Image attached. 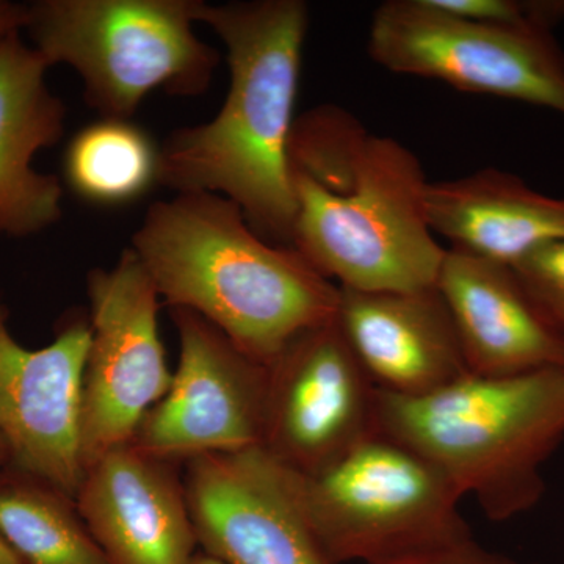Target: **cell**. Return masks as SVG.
<instances>
[{
	"label": "cell",
	"instance_id": "obj_1",
	"mask_svg": "<svg viewBox=\"0 0 564 564\" xmlns=\"http://www.w3.org/2000/svg\"><path fill=\"white\" fill-rule=\"evenodd\" d=\"M289 165L291 247L318 273L352 291L436 288L447 248L426 221L414 152L343 107L318 106L295 118Z\"/></svg>",
	"mask_w": 564,
	"mask_h": 564
},
{
	"label": "cell",
	"instance_id": "obj_2",
	"mask_svg": "<svg viewBox=\"0 0 564 564\" xmlns=\"http://www.w3.org/2000/svg\"><path fill=\"white\" fill-rule=\"evenodd\" d=\"M195 20L226 47L229 91L210 121L159 147V185L231 199L263 239L292 243L296 204L289 143L310 9L303 0H196Z\"/></svg>",
	"mask_w": 564,
	"mask_h": 564
},
{
	"label": "cell",
	"instance_id": "obj_3",
	"mask_svg": "<svg viewBox=\"0 0 564 564\" xmlns=\"http://www.w3.org/2000/svg\"><path fill=\"white\" fill-rule=\"evenodd\" d=\"M129 248L165 306L203 315L265 366L339 310V285L295 248L267 242L221 195L176 193L152 203Z\"/></svg>",
	"mask_w": 564,
	"mask_h": 564
},
{
	"label": "cell",
	"instance_id": "obj_4",
	"mask_svg": "<svg viewBox=\"0 0 564 564\" xmlns=\"http://www.w3.org/2000/svg\"><path fill=\"white\" fill-rule=\"evenodd\" d=\"M375 423L474 496L486 518L510 521L543 499L544 464L564 441V369L469 373L417 397L377 389Z\"/></svg>",
	"mask_w": 564,
	"mask_h": 564
},
{
	"label": "cell",
	"instance_id": "obj_5",
	"mask_svg": "<svg viewBox=\"0 0 564 564\" xmlns=\"http://www.w3.org/2000/svg\"><path fill=\"white\" fill-rule=\"evenodd\" d=\"M196 0H35L24 31L47 65H66L101 118L132 120L150 93L202 96L220 52L193 25Z\"/></svg>",
	"mask_w": 564,
	"mask_h": 564
},
{
	"label": "cell",
	"instance_id": "obj_6",
	"mask_svg": "<svg viewBox=\"0 0 564 564\" xmlns=\"http://www.w3.org/2000/svg\"><path fill=\"white\" fill-rule=\"evenodd\" d=\"M300 478L311 529L332 564L391 562L473 538L458 510V488L429 459L383 434Z\"/></svg>",
	"mask_w": 564,
	"mask_h": 564
},
{
	"label": "cell",
	"instance_id": "obj_7",
	"mask_svg": "<svg viewBox=\"0 0 564 564\" xmlns=\"http://www.w3.org/2000/svg\"><path fill=\"white\" fill-rule=\"evenodd\" d=\"M367 51L391 73L564 117V54L551 29L470 21L433 0H388L373 11Z\"/></svg>",
	"mask_w": 564,
	"mask_h": 564
},
{
	"label": "cell",
	"instance_id": "obj_8",
	"mask_svg": "<svg viewBox=\"0 0 564 564\" xmlns=\"http://www.w3.org/2000/svg\"><path fill=\"white\" fill-rule=\"evenodd\" d=\"M91 339L80 395L84 473L131 444L137 426L173 383L159 333L161 295L131 248L111 269L87 276Z\"/></svg>",
	"mask_w": 564,
	"mask_h": 564
},
{
	"label": "cell",
	"instance_id": "obj_9",
	"mask_svg": "<svg viewBox=\"0 0 564 564\" xmlns=\"http://www.w3.org/2000/svg\"><path fill=\"white\" fill-rule=\"evenodd\" d=\"M170 315L180 336V366L131 444L176 464L262 445L269 367L195 311L174 307Z\"/></svg>",
	"mask_w": 564,
	"mask_h": 564
},
{
	"label": "cell",
	"instance_id": "obj_10",
	"mask_svg": "<svg viewBox=\"0 0 564 564\" xmlns=\"http://www.w3.org/2000/svg\"><path fill=\"white\" fill-rule=\"evenodd\" d=\"M267 367L262 447L284 466L321 473L377 433V386L336 318L293 337Z\"/></svg>",
	"mask_w": 564,
	"mask_h": 564
},
{
	"label": "cell",
	"instance_id": "obj_11",
	"mask_svg": "<svg viewBox=\"0 0 564 564\" xmlns=\"http://www.w3.org/2000/svg\"><path fill=\"white\" fill-rule=\"evenodd\" d=\"M196 540L223 564H332L304 510L302 478L262 445L184 463Z\"/></svg>",
	"mask_w": 564,
	"mask_h": 564
},
{
	"label": "cell",
	"instance_id": "obj_12",
	"mask_svg": "<svg viewBox=\"0 0 564 564\" xmlns=\"http://www.w3.org/2000/svg\"><path fill=\"white\" fill-rule=\"evenodd\" d=\"M9 317L0 296V436L10 464L76 497L84 477L80 395L90 317L69 311L54 340L40 350L14 339Z\"/></svg>",
	"mask_w": 564,
	"mask_h": 564
},
{
	"label": "cell",
	"instance_id": "obj_13",
	"mask_svg": "<svg viewBox=\"0 0 564 564\" xmlns=\"http://www.w3.org/2000/svg\"><path fill=\"white\" fill-rule=\"evenodd\" d=\"M180 466L126 444L85 469L74 499L111 563H193L198 540Z\"/></svg>",
	"mask_w": 564,
	"mask_h": 564
},
{
	"label": "cell",
	"instance_id": "obj_14",
	"mask_svg": "<svg viewBox=\"0 0 564 564\" xmlns=\"http://www.w3.org/2000/svg\"><path fill=\"white\" fill-rule=\"evenodd\" d=\"M339 289L336 321L377 389L425 395L470 373L455 323L436 288Z\"/></svg>",
	"mask_w": 564,
	"mask_h": 564
},
{
	"label": "cell",
	"instance_id": "obj_15",
	"mask_svg": "<svg viewBox=\"0 0 564 564\" xmlns=\"http://www.w3.org/2000/svg\"><path fill=\"white\" fill-rule=\"evenodd\" d=\"M436 289L447 304L470 373L516 377L564 369V336L503 263L445 251Z\"/></svg>",
	"mask_w": 564,
	"mask_h": 564
},
{
	"label": "cell",
	"instance_id": "obj_16",
	"mask_svg": "<svg viewBox=\"0 0 564 564\" xmlns=\"http://www.w3.org/2000/svg\"><path fill=\"white\" fill-rule=\"evenodd\" d=\"M50 68L22 32L0 39V237L36 236L63 218L62 181L33 165L65 135L66 107L47 85Z\"/></svg>",
	"mask_w": 564,
	"mask_h": 564
},
{
	"label": "cell",
	"instance_id": "obj_17",
	"mask_svg": "<svg viewBox=\"0 0 564 564\" xmlns=\"http://www.w3.org/2000/svg\"><path fill=\"white\" fill-rule=\"evenodd\" d=\"M423 210L452 248L513 267L541 245L564 239V198L533 191L497 169L426 184Z\"/></svg>",
	"mask_w": 564,
	"mask_h": 564
},
{
	"label": "cell",
	"instance_id": "obj_18",
	"mask_svg": "<svg viewBox=\"0 0 564 564\" xmlns=\"http://www.w3.org/2000/svg\"><path fill=\"white\" fill-rule=\"evenodd\" d=\"M0 533L24 564H113L76 499L13 464L0 470Z\"/></svg>",
	"mask_w": 564,
	"mask_h": 564
},
{
	"label": "cell",
	"instance_id": "obj_19",
	"mask_svg": "<svg viewBox=\"0 0 564 564\" xmlns=\"http://www.w3.org/2000/svg\"><path fill=\"white\" fill-rule=\"evenodd\" d=\"M63 180L96 206L137 202L159 184V144L132 120L101 118L69 140Z\"/></svg>",
	"mask_w": 564,
	"mask_h": 564
},
{
	"label": "cell",
	"instance_id": "obj_20",
	"mask_svg": "<svg viewBox=\"0 0 564 564\" xmlns=\"http://www.w3.org/2000/svg\"><path fill=\"white\" fill-rule=\"evenodd\" d=\"M511 269L541 313L564 336V239L534 248Z\"/></svg>",
	"mask_w": 564,
	"mask_h": 564
},
{
	"label": "cell",
	"instance_id": "obj_21",
	"mask_svg": "<svg viewBox=\"0 0 564 564\" xmlns=\"http://www.w3.org/2000/svg\"><path fill=\"white\" fill-rule=\"evenodd\" d=\"M433 3L456 17L486 24L533 25L554 31L564 20V0H433Z\"/></svg>",
	"mask_w": 564,
	"mask_h": 564
},
{
	"label": "cell",
	"instance_id": "obj_22",
	"mask_svg": "<svg viewBox=\"0 0 564 564\" xmlns=\"http://www.w3.org/2000/svg\"><path fill=\"white\" fill-rule=\"evenodd\" d=\"M378 564H518L510 556L486 549L474 538L464 543L426 552V554L406 556Z\"/></svg>",
	"mask_w": 564,
	"mask_h": 564
},
{
	"label": "cell",
	"instance_id": "obj_23",
	"mask_svg": "<svg viewBox=\"0 0 564 564\" xmlns=\"http://www.w3.org/2000/svg\"><path fill=\"white\" fill-rule=\"evenodd\" d=\"M28 3L0 0V39L13 32L24 31Z\"/></svg>",
	"mask_w": 564,
	"mask_h": 564
},
{
	"label": "cell",
	"instance_id": "obj_24",
	"mask_svg": "<svg viewBox=\"0 0 564 564\" xmlns=\"http://www.w3.org/2000/svg\"><path fill=\"white\" fill-rule=\"evenodd\" d=\"M0 564H24L2 533H0Z\"/></svg>",
	"mask_w": 564,
	"mask_h": 564
},
{
	"label": "cell",
	"instance_id": "obj_25",
	"mask_svg": "<svg viewBox=\"0 0 564 564\" xmlns=\"http://www.w3.org/2000/svg\"><path fill=\"white\" fill-rule=\"evenodd\" d=\"M11 463V454L9 445H7L6 440L0 436V470L6 469L7 466Z\"/></svg>",
	"mask_w": 564,
	"mask_h": 564
},
{
	"label": "cell",
	"instance_id": "obj_26",
	"mask_svg": "<svg viewBox=\"0 0 564 564\" xmlns=\"http://www.w3.org/2000/svg\"><path fill=\"white\" fill-rule=\"evenodd\" d=\"M192 564H223L215 560L214 556H209L207 554L196 555L195 560H193Z\"/></svg>",
	"mask_w": 564,
	"mask_h": 564
}]
</instances>
